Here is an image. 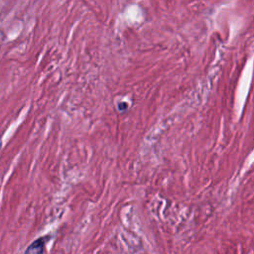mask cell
Instances as JSON below:
<instances>
[{
  "mask_svg": "<svg viewBox=\"0 0 254 254\" xmlns=\"http://www.w3.org/2000/svg\"><path fill=\"white\" fill-rule=\"evenodd\" d=\"M47 241V237L40 238L36 240L34 243H32L29 248L26 250L27 253H42L44 251L45 242Z\"/></svg>",
  "mask_w": 254,
  "mask_h": 254,
  "instance_id": "1",
  "label": "cell"
}]
</instances>
